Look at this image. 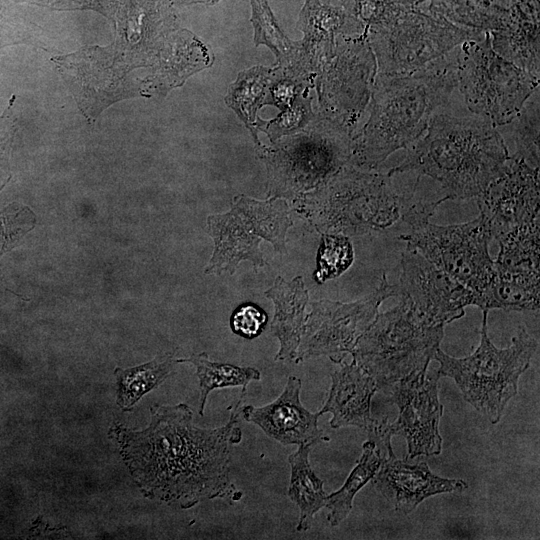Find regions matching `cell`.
Wrapping results in <instances>:
<instances>
[{
    "label": "cell",
    "instance_id": "cell-26",
    "mask_svg": "<svg viewBox=\"0 0 540 540\" xmlns=\"http://www.w3.org/2000/svg\"><path fill=\"white\" fill-rule=\"evenodd\" d=\"M539 110L538 88L525 102L518 115L502 125L514 147L510 157L520 159L533 168H539Z\"/></svg>",
    "mask_w": 540,
    "mask_h": 540
},
{
    "label": "cell",
    "instance_id": "cell-16",
    "mask_svg": "<svg viewBox=\"0 0 540 540\" xmlns=\"http://www.w3.org/2000/svg\"><path fill=\"white\" fill-rule=\"evenodd\" d=\"M476 200L479 214L496 240L517 227L540 221L539 168L510 157L503 173Z\"/></svg>",
    "mask_w": 540,
    "mask_h": 540
},
{
    "label": "cell",
    "instance_id": "cell-27",
    "mask_svg": "<svg viewBox=\"0 0 540 540\" xmlns=\"http://www.w3.org/2000/svg\"><path fill=\"white\" fill-rule=\"evenodd\" d=\"M353 259V247L347 236L323 234L317 251L316 282L322 284L340 276L351 266Z\"/></svg>",
    "mask_w": 540,
    "mask_h": 540
},
{
    "label": "cell",
    "instance_id": "cell-5",
    "mask_svg": "<svg viewBox=\"0 0 540 540\" xmlns=\"http://www.w3.org/2000/svg\"><path fill=\"white\" fill-rule=\"evenodd\" d=\"M487 313L483 311L481 340L471 355L455 358L439 348L433 359L439 363L438 374L452 378L464 399L496 424L517 394L519 377L528 369L537 342L520 328L509 347H495L488 336Z\"/></svg>",
    "mask_w": 540,
    "mask_h": 540
},
{
    "label": "cell",
    "instance_id": "cell-28",
    "mask_svg": "<svg viewBox=\"0 0 540 540\" xmlns=\"http://www.w3.org/2000/svg\"><path fill=\"white\" fill-rule=\"evenodd\" d=\"M252 22L255 28V42L265 43L274 51L285 53L289 41L279 29L266 0H250Z\"/></svg>",
    "mask_w": 540,
    "mask_h": 540
},
{
    "label": "cell",
    "instance_id": "cell-14",
    "mask_svg": "<svg viewBox=\"0 0 540 540\" xmlns=\"http://www.w3.org/2000/svg\"><path fill=\"white\" fill-rule=\"evenodd\" d=\"M437 370L413 373L392 384L389 401L396 404L398 418L389 423L392 435H401L407 442L408 458L439 455L442 437L439 421L443 406L438 398Z\"/></svg>",
    "mask_w": 540,
    "mask_h": 540
},
{
    "label": "cell",
    "instance_id": "cell-4",
    "mask_svg": "<svg viewBox=\"0 0 540 540\" xmlns=\"http://www.w3.org/2000/svg\"><path fill=\"white\" fill-rule=\"evenodd\" d=\"M444 201L423 202L414 193L401 194L388 173L342 169L309 196L305 214L323 234L363 235L430 220Z\"/></svg>",
    "mask_w": 540,
    "mask_h": 540
},
{
    "label": "cell",
    "instance_id": "cell-23",
    "mask_svg": "<svg viewBox=\"0 0 540 540\" xmlns=\"http://www.w3.org/2000/svg\"><path fill=\"white\" fill-rule=\"evenodd\" d=\"M394 457L387 455L376 443L368 439L362 445L359 462L349 474L343 486L327 495V520L331 526L339 525L352 510L353 500L358 491L370 481L379 468Z\"/></svg>",
    "mask_w": 540,
    "mask_h": 540
},
{
    "label": "cell",
    "instance_id": "cell-20",
    "mask_svg": "<svg viewBox=\"0 0 540 540\" xmlns=\"http://www.w3.org/2000/svg\"><path fill=\"white\" fill-rule=\"evenodd\" d=\"M265 296L274 304L271 332L280 343L275 360L295 362L309 300L303 278L285 281L278 276Z\"/></svg>",
    "mask_w": 540,
    "mask_h": 540
},
{
    "label": "cell",
    "instance_id": "cell-19",
    "mask_svg": "<svg viewBox=\"0 0 540 540\" xmlns=\"http://www.w3.org/2000/svg\"><path fill=\"white\" fill-rule=\"evenodd\" d=\"M341 364L331 375L327 400L317 413L319 416L331 413L332 428L355 426L370 437L380 424L371 414V400L379 386L373 376L356 362Z\"/></svg>",
    "mask_w": 540,
    "mask_h": 540
},
{
    "label": "cell",
    "instance_id": "cell-6",
    "mask_svg": "<svg viewBox=\"0 0 540 540\" xmlns=\"http://www.w3.org/2000/svg\"><path fill=\"white\" fill-rule=\"evenodd\" d=\"M397 298L395 307L378 312L351 353L379 388L427 370L444 336L443 325L430 323L407 299Z\"/></svg>",
    "mask_w": 540,
    "mask_h": 540
},
{
    "label": "cell",
    "instance_id": "cell-2",
    "mask_svg": "<svg viewBox=\"0 0 540 540\" xmlns=\"http://www.w3.org/2000/svg\"><path fill=\"white\" fill-rule=\"evenodd\" d=\"M457 48L410 74L377 73L367 121L351 141L353 164L375 169L424 134L457 87Z\"/></svg>",
    "mask_w": 540,
    "mask_h": 540
},
{
    "label": "cell",
    "instance_id": "cell-22",
    "mask_svg": "<svg viewBox=\"0 0 540 540\" xmlns=\"http://www.w3.org/2000/svg\"><path fill=\"white\" fill-rule=\"evenodd\" d=\"M312 446L299 445L288 457L291 468L288 496L299 508L296 530L307 531L315 514L326 505L327 494L321 480L312 470L309 453Z\"/></svg>",
    "mask_w": 540,
    "mask_h": 540
},
{
    "label": "cell",
    "instance_id": "cell-12",
    "mask_svg": "<svg viewBox=\"0 0 540 540\" xmlns=\"http://www.w3.org/2000/svg\"><path fill=\"white\" fill-rule=\"evenodd\" d=\"M540 221L517 227L497 239L489 310H539Z\"/></svg>",
    "mask_w": 540,
    "mask_h": 540
},
{
    "label": "cell",
    "instance_id": "cell-24",
    "mask_svg": "<svg viewBox=\"0 0 540 540\" xmlns=\"http://www.w3.org/2000/svg\"><path fill=\"white\" fill-rule=\"evenodd\" d=\"M176 362L191 363L196 368L200 388L198 412L201 416L204 415L207 397L212 390L242 386V392L246 393L248 384L252 380H260L261 378V373L256 368L212 361L204 352L193 354L188 358L177 359Z\"/></svg>",
    "mask_w": 540,
    "mask_h": 540
},
{
    "label": "cell",
    "instance_id": "cell-11",
    "mask_svg": "<svg viewBox=\"0 0 540 540\" xmlns=\"http://www.w3.org/2000/svg\"><path fill=\"white\" fill-rule=\"evenodd\" d=\"M390 297H394V286L384 273L378 288L360 300L312 302L295 362L317 356H328L335 363L343 362L375 319L382 302Z\"/></svg>",
    "mask_w": 540,
    "mask_h": 540
},
{
    "label": "cell",
    "instance_id": "cell-3",
    "mask_svg": "<svg viewBox=\"0 0 540 540\" xmlns=\"http://www.w3.org/2000/svg\"><path fill=\"white\" fill-rule=\"evenodd\" d=\"M509 158L504 139L489 121L436 112L404 159L387 173L428 176L441 185L445 200L476 199L503 173Z\"/></svg>",
    "mask_w": 540,
    "mask_h": 540
},
{
    "label": "cell",
    "instance_id": "cell-7",
    "mask_svg": "<svg viewBox=\"0 0 540 540\" xmlns=\"http://www.w3.org/2000/svg\"><path fill=\"white\" fill-rule=\"evenodd\" d=\"M539 88V80L504 59L490 34L457 48V87L469 111L495 127L509 123Z\"/></svg>",
    "mask_w": 540,
    "mask_h": 540
},
{
    "label": "cell",
    "instance_id": "cell-18",
    "mask_svg": "<svg viewBox=\"0 0 540 540\" xmlns=\"http://www.w3.org/2000/svg\"><path fill=\"white\" fill-rule=\"evenodd\" d=\"M374 486L404 514L415 510L426 498L447 492L462 491L467 487L461 479L436 476L424 461L412 462L410 458L386 461L372 478Z\"/></svg>",
    "mask_w": 540,
    "mask_h": 540
},
{
    "label": "cell",
    "instance_id": "cell-9",
    "mask_svg": "<svg viewBox=\"0 0 540 540\" xmlns=\"http://www.w3.org/2000/svg\"><path fill=\"white\" fill-rule=\"evenodd\" d=\"M434 266L472 290L480 299L479 308L488 311L494 281V261L489 255L493 239L489 226L479 214L461 224L436 225L424 220L400 236Z\"/></svg>",
    "mask_w": 540,
    "mask_h": 540
},
{
    "label": "cell",
    "instance_id": "cell-1",
    "mask_svg": "<svg viewBox=\"0 0 540 540\" xmlns=\"http://www.w3.org/2000/svg\"><path fill=\"white\" fill-rule=\"evenodd\" d=\"M244 395L217 428L196 426L183 403L153 405L150 424L141 430L115 423L110 435L142 494L182 509L229 494V464L232 446L242 437L238 423Z\"/></svg>",
    "mask_w": 540,
    "mask_h": 540
},
{
    "label": "cell",
    "instance_id": "cell-30",
    "mask_svg": "<svg viewBox=\"0 0 540 540\" xmlns=\"http://www.w3.org/2000/svg\"><path fill=\"white\" fill-rule=\"evenodd\" d=\"M324 1L327 2L326 4L332 5V4H334V2H335V3H336V2H347V1H350V0H324Z\"/></svg>",
    "mask_w": 540,
    "mask_h": 540
},
{
    "label": "cell",
    "instance_id": "cell-25",
    "mask_svg": "<svg viewBox=\"0 0 540 540\" xmlns=\"http://www.w3.org/2000/svg\"><path fill=\"white\" fill-rule=\"evenodd\" d=\"M174 362L171 354H165L136 367L116 368L118 406L123 411H130L140 398L167 378Z\"/></svg>",
    "mask_w": 540,
    "mask_h": 540
},
{
    "label": "cell",
    "instance_id": "cell-21",
    "mask_svg": "<svg viewBox=\"0 0 540 540\" xmlns=\"http://www.w3.org/2000/svg\"><path fill=\"white\" fill-rule=\"evenodd\" d=\"M489 34L496 53L539 80L540 42L534 10L520 9L500 29Z\"/></svg>",
    "mask_w": 540,
    "mask_h": 540
},
{
    "label": "cell",
    "instance_id": "cell-10",
    "mask_svg": "<svg viewBox=\"0 0 540 540\" xmlns=\"http://www.w3.org/2000/svg\"><path fill=\"white\" fill-rule=\"evenodd\" d=\"M485 33L462 29L424 15H398L368 28L378 74L406 75Z\"/></svg>",
    "mask_w": 540,
    "mask_h": 540
},
{
    "label": "cell",
    "instance_id": "cell-29",
    "mask_svg": "<svg viewBox=\"0 0 540 540\" xmlns=\"http://www.w3.org/2000/svg\"><path fill=\"white\" fill-rule=\"evenodd\" d=\"M266 323V313L252 303H244L237 307L230 318L232 331L247 339H252L260 335Z\"/></svg>",
    "mask_w": 540,
    "mask_h": 540
},
{
    "label": "cell",
    "instance_id": "cell-17",
    "mask_svg": "<svg viewBox=\"0 0 540 540\" xmlns=\"http://www.w3.org/2000/svg\"><path fill=\"white\" fill-rule=\"evenodd\" d=\"M301 387V380L290 376L277 399L261 407L244 406L240 415L283 445L314 446L321 441H329L318 427V413H312L302 405Z\"/></svg>",
    "mask_w": 540,
    "mask_h": 540
},
{
    "label": "cell",
    "instance_id": "cell-15",
    "mask_svg": "<svg viewBox=\"0 0 540 540\" xmlns=\"http://www.w3.org/2000/svg\"><path fill=\"white\" fill-rule=\"evenodd\" d=\"M377 73L367 32L342 47L329 64L321 82L323 103L340 127H351L368 108Z\"/></svg>",
    "mask_w": 540,
    "mask_h": 540
},
{
    "label": "cell",
    "instance_id": "cell-8",
    "mask_svg": "<svg viewBox=\"0 0 540 540\" xmlns=\"http://www.w3.org/2000/svg\"><path fill=\"white\" fill-rule=\"evenodd\" d=\"M292 224L288 205L282 199L258 201L235 197L229 211L207 218L214 250L205 273L232 274L246 260L255 268L265 266L260 242L264 239L277 253L286 254V234Z\"/></svg>",
    "mask_w": 540,
    "mask_h": 540
},
{
    "label": "cell",
    "instance_id": "cell-13",
    "mask_svg": "<svg viewBox=\"0 0 540 540\" xmlns=\"http://www.w3.org/2000/svg\"><path fill=\"white\" fill-rule=\"evenodd\" d=\"M399 282L394 297L407 299L427 321L445 326L465 315L470 305L479 307L472 290L434 266L415 250L406 247L401 256Z\"/></svg>",
    "mask_w": 540,
    "mask_h": 540
}]
</instances>
